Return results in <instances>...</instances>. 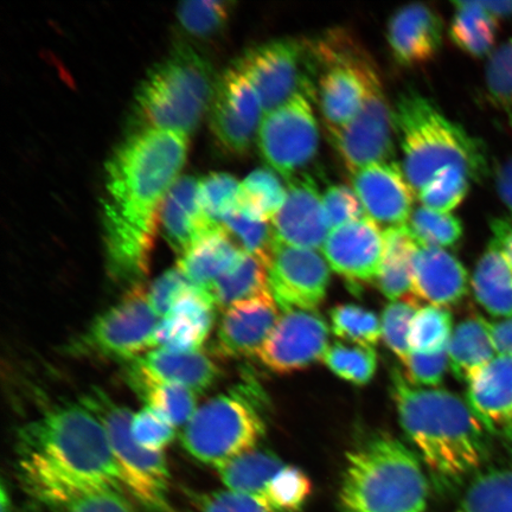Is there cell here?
Segmentation results:
<instances>
[{"instance_id":"cell-13","label":"cell","mask_w":512,"mask_h":512,"mask_svg":"<svg viewBox=\"0 0 512 512\" xmlns=\"http://www.w3.org/2000/svg\"><path fill=\"white\" fill-rule=\"evenodd\" d=\"M394 118L377 69L369 75L366 98L354 120L334 140L350 174L364 166L393 162Z\"/></svg>"},{"instance_id":"cell-18","label":"cell","mask_w":512,"mask_h":512,"mask_svg":"<svg viewBox=\"0 0 512 512\" xmlns=\"http://www.w3.org/2000/svg\"><path fill=\"white\" fill-rule=\"evenodd\" d=\"M323 253L332 270L352 284L369 283L379 278L381 272L383 233L366 216L331 230L324 243Z\"/></svg>"},{"instance_id":"cell-49","label":"cell","mask_w":512,"mask_h":512,"mask_svg":"<svg viewBox=\"0 0 512 512\" xmlns=\"http://www.w3.org/2000/svg\"><path fill=\"white\" fill-rule=\"evenodd\" d=\"M194 284L185 277L184 273L176 266L166 271L155 283L152 284L149 294L150 304L159 318H163L172 310L179 300L188 293L196 290Z\"/></svg>"},{"instance_id":"cell-50","label":"cell","mask_w":512,"mask_h":512,"mask_svg":"<svg viewBox=\"0 0 512 512\" xmlns=\"http://www.w3.org/2000/svg\"><path fill=\"white\" fill-rule=\"evenodd\" d=\"M323 206L330 230L366 217L355 190L345 185H332L323 195Z\"/></svg>"},{"instance_id":"cell-54","label":"cell","mask_w":512,"mask_h":512,"mask_svg":"<svg viewBox=\"0 0 512 512\" xmlns=\"http://www.w3.org/2000/svg\"><path fill=\"white\" fill-rule=\"evenodd\" d=\"M492 240L496 243L507 260L512 272V217L509 219H496L492 221Z\"/></svg>"},{"instance_id":"cell-48","label":"cell","mask_w":512,"mask_h":512,"mask_svg":"<svg viewBox=\"0 0 512 512\" xmlns=\"http://www.w3.org/2000/svg\"><path fill=\"white\" fill-rule=\"evenodd\" d=\"M131 432L140 446L153 452H162L176 438V427L147 406L133 414Z\"/></svg>"},{"instance_id":"cell-4","label":"cell","mask_w":512,"mask_h":512,"mask_svg":"<svg viewBox=\"0 0 512 512\" xmlns=\"http://www.w3.org/2000/svg\"><path fill=\"white\" fill-rule=\"evenodd\" d=\"M427 497L420 460L400 440L380 435L347 454L342 512H424Z\"/></svg>"},{"instance_id":"cell-7","label":"cell","mask_w":512,"mask_h":512,"mask_svg":"<svg viewBox=\"0 0 512 512\" xmlns=\"http://www.w3.org/2000/svg\"><path fill=\"white\" fill-rule=\"evenodd\" d=\"M265 422L245 394L232 392L204 403L184 427L182 444L192 458L215 469L254 450Z\"/></svg>"},{"instance_id":"cell-31","label":"cell","mask_w":512,"mask_h":512,"mask_svg":"<svg viewBox=\"0 0 512 512\" xmlns=\"http://www.w3.org/2000/svg\"><path fill=\"white\" fill-rule=\"evenodd\" d=\"M285 465L277 454L254 448L217 467L227 490L266 501L268 486Z\"/></svg>"},{"instance_id":"cell-35","label":"cell","mask_w":512,"mask_h":512,"mask_svg":"<svg viewBox=\"0 0 512 512\" xmlns=\"http://www.w3.org/2000/svg\"><path fill=\"white\" fill-rule=\"evenodd\" d=\"M146 406L153 409L176 428L187 426L197 412L196 393L176 383L138 381L130 383Z\"/></svg>"},{"instance_id":"cell-57","label":"cell","mask_w":512,"mask_h":512,"mask_svg":"<svg viewBox=\"0 0 512 512\" xmlns=\"http://www.w3.org/2000/svg\"><path fill=\"white\" fill-rule=\"evenodd\" d=\"M486 9L497 18L512 17V0L511 2H482Z\"/></svg>"},{"instance_id":"cell-23","label":"cell","mask_w":512,"mask_h":512,"mask_svg":"<svg viewBox=\"0 0 512 512\" xmlns=\"http://www.w3.org/2000/svg\"><path fill=\"white\" fill-rule=\"evenodd\" d=\"M165 239L181 256L208 234L213 226L204 214L200 200V179L182 176L166 195L160 211Z\"/></svg>"},{"instance_id":"cell-34","label":"cell","mask_w":512,"mask_h":512,"mask_svg":"<svg viewBox=\"0 0 512 512\" xmlns=\"http://www.w3.org/2000/svg\"><path fill=\"white\" fill-rule=\"evenodd\" d=\"M222 227L243 252L270 268L279 245L272 222L256 219L239 206L224 217Z\"/></svg>"},{"instance_id":"cell-27","label":"cell","mask_w":512,"mask_h":512,"mask_svg":"<svg viewBox=\"0 0 512 512\" xmlns=\"http://www.w3.org/2000/svg\"><path fill=\"white\" fill-rule=\"evenodd\" d=\"M222 226L198 240L177 262L192 284L207 291L224 274L233 271L245 256Z\"/></svg>"},{"instance_id":"cell-10","label":"cell","mask_w":512,"mask_h":512,"mask_svg":"<svg viewBox=\"0 0 512 512\" xmlns=\"http://www.w3.org/2000/svg\"><path fill=\"white\" fill-rule=\"evenodd\" d=\"M252 83L265 114L294 96L316 98L317 61L312 42L283 38L246 51L235 66Z\"/></svg>"},{"instance_id":"cell-30","label":"cell","mask_w":512,"mask_h":512,"mask_svg":"<svg viewBox=\"0 0 512 512\" xmlns=\"http://www.w3.org/2000/svg\"><path fill=\"white\" fill-rule=\"evenodd\" d=\"M477 302L494 317H512V272L494 241L478 261L472 278Z\"/></svg>"},{"instance_id":"cell-39","label":"cell","mask_w":512,"mask_h":512,"mask_svg":"<svg viewBox=\"0 0 512 512\" xmlns=\"http://www.w3.org/2000/svg\"><path fill=\"white\" fill-rule=\"evenodd\" d=\"M473 176L462 166L450 165L440 170L418 192L422 207L447 214L464 201Z\"/></svg>"},{"instance_id":"cell-11","label":"cell","mask_w":512,"mask_h":512,"mask_svg":"<svg viewBox=\"0 0 512 512\" xmlns=\"http://www.w3.org/2000/svg\"><path fill=\"white\" fill-rule=\"evenodd\" d=\"M160 318L150 304L142 284L128 287L120 302L96 317L85 334L69 351L82 356L134 361L156 348L155 334Z\"/></svg>"},{"instance_id":"cell-40","label":"cell","mask_w":512,"mask_h":512,"mask_svg":"<svg viewBox=\"0 0 512 512\" xmlns=\"http://www.w3.org/2000/svg\"><path fill=\"white\" fill-rule=\"evenodd\" d=\"M332 332L343 339L363 348H373L382 337V325L374 312L364 307L338 305L330 312Z\"/></svg>"},{"instance_id":"cell-8","label":"cell","mask_w":512,"mask_h":512,"mask_svg":"<svg viewBox=\"0 0 512 512\" xmlns=\"http://www.w3.org/2000/svg\"><path fill=\"white\" fill-rule=\"evenodd\" d=\"M104 425L121 484L146 508L164 511L169 508L170 471L163 452L140 446L131 432L133 414L114 402L101 389L94 388L81 400Z\"/></svg>"},{"instance_id":"cell-24","label":"cell","mask_w":512,"mask_h":512,"mask_svg":"<svg viewBox=\"0 0 512 512\" xmlns=\"http://www.w3.org/2000/svg\"><path fill=\"white\" fill-rule=\"evenodd\" d=\"M215 305L202 288L184 296L160 319L155 334V347L172 352L200 351L213 329Z\"/></svg>"},{"instance_id":"cell-41","label":"cell","mask_w":512,"mask_h":512,"mask_svg":"<svg viewBox=\"0 0 512 512\" xmlns=\"http://www.w3.org/2000/svg\"><path fill=\"white\" fill-rule=\"evenodd\" d=\"M407 226L420 246L445 249L456 245L463 236L462 222L456 216L425 207L413 210Z\"/></svg>"},{"instance_id":"cell-53","label":"cell","mask_w":512,"mask_h":512,"mask_svg":"<svg viewBox=\"0 0 512 512\" xmlns=\"http://www.w3.org/2000/svg\"><path fill=\"white\" fill-rule=\"evenodd\" d=\"M59 512H136L132 505L119 494L118 490H105L95 492L75 499Z\"/></svg>"},{"instance_id":"cell-42","label":"cell","mask_w":512,"mask_h":512,"mask_svg":"<svg viewBox=\"0 0 512 512\" xmlns=\"http://www.w3.org/2000/svg\"><path fill=\"white\" fill-rule=\"evenodd\" d=\"M324 363L342 380L355 386H366L376 373L377 356L373 348L348 347L335 343L326 351Z\"/></svg>"},{"instance_id":"cell-32","label":"cell","mask_w":512,"mask_h":512,"mask_svg":"<svg viewBox=\"0 0 512 512\" xmlns=\"http://www.w3.org/2000/svg\"><path fill=\"white\" fill-rule=\"evenodd\" d=\"M450 36L454 44L475 57L488 55L495 46L498 19L482 2L454 3Z\"/></svg>"},{"instance_id":"cell-17","label":"cell","mask_w":512,"mask_h":512,"mask_svg":"<svg viewBox=\"0 0 512 512\" xmlns=\"http://www.w3.org/2000/svg\"><path fill=\"white\" fill-rule=\"evenodd\" d=\"M352 185L369 219L387 228L411 219L415 191L398 163H374L352 174Z\"/></svg>"},{"instance_id":"cell-33","label":"cell","mask_w":512,"mask_h":512,"mask_svg":"<svg viewBox=\"0 0 512 512\" xmlns=\"http://www.w3.org/2000/svg\"><path fill=\"white\" fill-rule=\"evenodd\" d=\"M266 291H270L268 268L247 253L233 271L214 281L207 290L211 302L223 311Z\"/></svg>"},{"instance_id":"cell-22","label":"cell","mask_w":512,"mask_h":512,"mask_svg":"<svg viewBox=\"0 0 512 512\" xmlns=\"http://www.w3.org/2000/svg\"><path fill=\"white\" fill-rule=\"evenodd\" d=\"M219 374L217 364L202 350L182 354L159 348L132 361L127 381L176 383L197 394L213 386Z\"/></svg>"},{"instance_id":"cell-44","label":"cell","mask_w":512,"mask_h":512,"mask_svg":"<svg viewBox=\"0 0 512 512\" xmlns=\"http://www.w3.org/2000/svg\"><path fill=\"white\" fill-rule=\"evenodd\" d=\"M485 81L492 106L504 115L512 128V37L490 56Z\"/></svg>"},{"instance_id":"cell-46","label":"cell","mask_w":512,"mask_h":512,"mask_svg":"<svg viewBox=\"0 0 512 512\" xmlns=\"http://www.w3.org/2000/svg\"><path fill=\"white\" fill-rule=\"evenodd\" d=\"M419 309V299L406 297L386 306L382 313V337L387 347L402 363L411 355L408 337L413 318Z\"/></svg>"},{"instance_id":"cell-37","label":"cell","mask_w":512,"mask_h":512,"mask_svg":"<svg viewBox=\"0 0 512 512\" xmlns=\"http://www.w3.org/2000/svg\"><path fill=\"white\" fill-rule=\"evenodd\" d=\"M451 512H512V471L482 473Z\"/></svg>"},{"instance_id":"cell-51","label":"cell","mask_w":512,"mask_h":512,"mask_svg":"<svg viewBox=\"0 0 512 512\" xmlns=\"http://www.w3.org/2000/svg\"><path fill=\"white\" fill-rule=\"evenodd\" d=\"M407 381L414 387H435L443 381L446 369L450 366L447 350L439 354L426 355L411 352L405 363Z\"/></svg>"},{"instance_id":"cell-5","label":"cell","mask_w":512,"mask_h":512,"mask_svg":"<svg viewBox=\"0 0 512 512\" xmlns=\"http://www.w3.org/2000/svg\"><path fill=\"white\" fill-rule=\"evenodd\" d=\"M393 118L403 153L402 169L416 195L446 166H462L473 178L484 174L482 145L425 96L415 92L400 95Z\"/></svg>"},{"instance_id":"cell-45","label":"cell","mask_w":512,"mask_h":512,"mask_svg":"<svg viewBox=\"0 0 512 512\" xmlns=\"http://www.w3.org/2000/svg\"><path fill=\"white\" fill-rule=\"evenodd\" d=\"M312 483L299 467L287 465L268 486L266 501L280 512H298L311 496Z\"/></svg>"},{"instance_id":"cell-47","label":"cell","mask_w":512,"mask_h":512,"mask_svg":"<svg viewBox=\"0 0 512 512\" xmlns=\"http://www.w3.org/2000/svg\"><path fill=\"white\" fill-rule=\"evenodd\" d=\"M230 3L222 0H189L178 5L177 17L191 35L207 37L227 23Z\"/></svg>"},{"instance_id":"cell-38","label":"cell","mask_w":512,"mask_h":512,"mask_svg":"<svg viewBox=\"0 0 512 512\" xmlns=\"http://www.w3.org/2000/svg\"><path fill=\"white\" fill-rule=\"evenodd\" d=\"M452 315L444 307H422L409 330V347L418 354L434 355L448 349L452 338Z\"/></svg>"},{"instance_id":"cell-55","label":"cell","mask_w":512,"mask_h":512,"mask_svg":"<svg viewBox=\"0 0 512 512\" xmlns=\"http://www.w3.org/2000/svg\"><path fill=\"white\" fill-rule=\"evenodd\" d=\"M491 336L498 356L512 357V317L491 324Z\"/></svg>"},{"instance_id":"cell-36","label":"cell","mask_w":512,"mask_h":512,"mask_svg":"<svg viewBox=\"0 0 512 512\" xmlns=\"http://www.w3.org/2000/svg\"><path fill=\"white\" fill-rule=\"evenodd\" d=\"M286 197L287 188L277 172L258 169L241 182L239 206L256 219L272 222L283 208Z\"/></svg>"},{"instance_id":"cell-21","label":"cell","mask_w":512,"mask_h":512,"mask_svg":"<svg viewBox=\"0 0 512 512\" xmlns=\"http://www.w3.org/2000/svg\"><path fill=\"white\" fill-rule=\"evenodd\" d=\"M443 21L426 4L403 6L390 18L388 42L402 66L412 67L433 59L443 43Z\"/></svg>"},{"instance_id":"cell-29","label":"cell","mask_w":512,"mask_h":512,"mask_svg":"<svg viewBox=\"0 0 512 512\" xmlns=\"http://www.w3.org/2000/svg\"><path fill=\"white\" fill-rule=\"evenodd\" d=\"M384 256L377 281L384 297L394 302L413 291L414 258L419 243L407 224L383 232Z\"/></svg>"},{"instance_id":"cell-28","label":"cell","mask_w":512,"mask_h":512,"mask_svg":"<svg viewBox=\"0 0 512 512\" xmlns=\"http://www.w3.org/2000/svg\"><path fill=\"white\" fill-rule=\"evenodd\" d=\"M447 352L453 375L469 383L496 357L490 323L482 317L463 320L454 329Z\"/></svg>"},{"instance_id":"cell-14","label":"cell","mask_w":512,"mask_h":512,"mask_svg":"<svg viewBox=\"0 0 512 512\" xmlns=\"http://www.w3.org/2000/svg\"><path fill=\"white\" fill-rule=\"evenodd\" d=\"M265 117L260 96L235 67L217 79L210 104V127L219 143L229 152L245 153L259 132Z\"/></svg>"},{"instance_id":"cell-59","label":"cell","mask_w":512,"mask_h":512,"mask_svg":"<svg viewBox=\"0 0 512 512\" xmlns=\"http://www.w3.org/2000/svg\"><path fill=\"white\" fill-rule=\"evenodd\" d=\"M502 432L504 434L505 445H507L510 457L512 459V424L505 427Z\"/></svg>"},{"instance_id":"cell-20","label":"cell","mask_w":512,"mask_h":512,"mask_svg":"<svg viewBox=\"0 0 512 512\" xmlns=\"http://www.w3.org/2000/svg\"><path fill=\"white\" fill-rule=\"evenodd\" d=\"M271 290L242 300L224 311L216 351L223 357L258 356L280 318Z\"/></svg>"},{"instance_id":"cell-25","label":"cell","mask_w":512,"mask_h":512,"mask_svg":"<svg viewBox=\"0 0 512 512\" xmlns=\"http://www.w3.org/2000/svg\"><path fill=\"white\" fill-rule=\"evenodd\" d=\"M412 293L433 306L445 309L456 305L467 293V272L462 262L445 249L419 245Z\"/></svg>"},{"instance_id":"cell-52","label":"cell","mask_w":512,"mask_h":512,"mask_svg":"<svg viewBox=\"0 0 512 512\" xmlns=\"http://www.w3.org/2000/svg\"><path fill=\"white\" fill-rule=\"evenodd\" d=\"M200 512H280L260 498L230 490L216 491L203 496Z\"/></svg>"},{"instance_id":"cell-2","label":"cell","mask_w":512,"mask_h":512,"mask_svg":"<svg viewBox=\"0 0 512 512\" xmlns=\"http://www.w3.org/2000/svg\"><path fill=\"white\" fill-rule=\"evenodd\" d=\"M16 450L24 488L50 507L123 485L105 427L82 402L50 407L19 428Z\"/></svg>"},{"instance_id":"cell-3","label":"cell","mask_w":512,"mask_h":512,"mask_svg":"<svg viewBox=\"0 0 512 512\" xmlns=\"http://www.w3.org/2000/svg\"><path fill=\"white\" fill-rule=\"evenodd\" d=\"M392 379L403 431L434 479L444 488L462 483L489 456L482 422L469 403L448 390L414 387L398 370Z\"/></svg>"},{"instance_id":"cell-6","label":"cell","mask_w":512,"mask_h":512,"mask_svg":"<svg viewBox=\"0 0 512 512\" xmlns=\"http://www.w3.org/2000/svg\"><path fill=\"white\" fill-rule=\"evenodd\" d=\"M216 83L210 63L195 49L181 44L150 70L138 89L140 128L189 137L211 104Z\"/></svg>"},{"instance_id":"cell-58","label":"cell","mask_w":512,"mask_h":512,"mask_svg":"<svg viewBox=\"0 0 512 512\" xmlns=\"http://www.w3.org/2000/svg\"><path fill=\"white\" fill-rule=\"evenodd\" d=\"M0 494H2V512H11V502H10V496L8 495V491L5 489V484H2V491H0Z\"/></svg>"},{"instance_id":"cell-12","label":"cell","mask_w":512,"mask_h":512,"mask_svg":"<svg viewBox=\"0 0 512 512\" xmlns=\"http://www.w3.org/2000/svg\"><path fill=\"white\" fill-rule=\"evenodd\" d=\"M311 101L309 96L298 94L265 114L261 121L258 132L261 156L287 181L299 175L318 152L319 128Z\"/></svg>"},{"instance_id":"cell-19","label":"cell","mask_w":512,"mask_h":512,"mask_svg":"<svg viewBox=\"0 0 512 512\" xmlns=\"http://www.w3.org/2000/svg\"><path fill=\"white\" fill-rule=\"evenodd\" d=\"M272 224L284 245L313 251L324 246L331 230L315 179L304 174L288 179L286 201Z\"/></svg>"},{"instance_id":"cell-15","label":"cell","mask_w":512,"mask_h":512,"mask_svg":"<svg viewBox=\"0 0 512 512\" xmlns=\"http://www.w3.org/2000/svg\"><path fill=\"white\" fill-rule=\"evenodd\" d=\"M329 283L328 261L318 251L279 242L268 268V284L281 311H316Z\"/></svg>"},{"instance_id":"cell-9","label":"cell","mask_w":512,"mask_h":512,"mask_svg":"<svg viewBox=\"0 0 512 512\" xmlns=\"http://www.w3.org/2000/svg\"><path fill=\"white\" fill-rule=\"evenodd\" d=\"M312 44L318 67L316 99L335 140L360 112L369 75L376 66L343 32H332Z\"/></svg>"},{"instance_id":"cell-56","label":"cell","mask_w":512,"mask_h":512,"mask_svg":"<svg viewBox=\"0 0 512 512\" xmlns=\"http://www.w3.org/2000/svg\"><path fill=\"white\" fill-rule=\"evenodd\" d=\"M497 192L512 217V158L497 172Z\"/></svg>"},{"instance_id":"cell-43","label":"cell","mask_w":512,"mask_h":512,"mask_svg":"<svg viewBox=\"0 0 512 512\" xmlns=\"http://www.w3.org/2000/svg\"><path fill=\"white\" fill-rule=\"evenodd\" d=\"M241 183L224 172H211L200 179V200L204 214L213 226H222L229 213L239 207Z\"/></svg>"},{"instance_id":"cell-26","label":"cell","mask_w":512,"mask_h":512,"mask_svg":"<svg viewBox=\"0 0 512 512\" xmlns=\"http://www.w3.org/2000/svg\"><path fill=\"white\" fill-rule=\"evenodd\" d=\"M467 403L486 431L512 424V357L496 356L469 382Z\"/></svg>"},{"instance_id":"cell-1","label":"cell","mask_w":512,"mask_h":512,"mask_svg":"<svg viewBox=\"0 0 512 512\" xmlns=\"http://www.w3.org/2000/svg\"><path fill=\"white\" fill-rule=\"evenodd\" d=\"M189 137L139 128L106 163L102 223L108 274L118 284H140L151 255L166 195L187 160Z\"/></svg>"},{"instance_id":"cell-16","label":"cell","mask_w":512,"mask_h":512,"mask_svg":"<svg viewBox=\"0 0 512 512\" xmlns=\"http://www.w3.org/2000/svg\"><path fill=\"white\" fill-rule=\"evenodd\" d=\"M259 360L275 374L304 370L323 358L329 347V326L317 311L283 312Z\"/></svg>"}]
</instances>
